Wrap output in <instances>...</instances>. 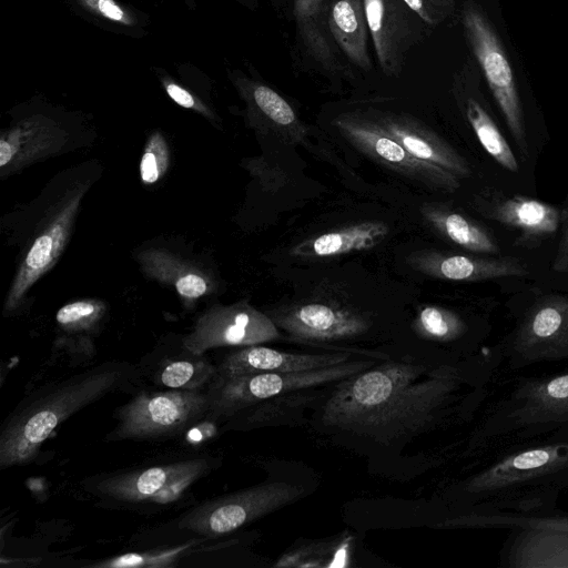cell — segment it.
<instances>
[{"label":"cell","mask_w":568,"mask_h":568,"mask_svg":"<svg viewBox=\"0 0 568 568\" xmlns=\"http://www.w3.org/2000/svg\"><path fill=\"white\" fill-rule=\"evenodd\" d=\"M372 367L336 386L323 408L326 426L376 438L415 430L429 420L453 383L449 371L426 375V367L419 364Z\"/></svg>","instance_id":"cell-1"},{"label":"cell","mask_w":568,"mask_h":568,"mask_svg":"<svg viewBox=\"0 0 568 568\" xmlns=\"http://www.w3.org/2000/svg\"><path fill=\"white\" fill-rule=\"evenodd\" d=\"M99 164L87 162L60 172L23 214L18 230L19 256L3 312L26 302L33 285L60 260L69 244L84 195L99 175Z\"/></svg>","instance_id":"cell-2"},{"label":"cell","mask_w":568,"mask_h":568,"mask_svg":"<svg viewBox=\"0 0 568 568\" xmlns=\"http://www.w3.org/2000/svg\"><path fill=\"white\" fill-rule=\"evenodd\" d=\"M133 374V368L125 363H104L28 396L2 424L0 467L31 462L68 417L116 390Z\"/></svg>","instance_id":"cell-3"},{"label":"cell","mask_w":568,"mask_h":568,"mask_svg":"<svg viewBox=\"0 0 568 568\" xmlns=\"http://www.w3.org/2000/svg\"><path fill=\"white\" fill-rule=\"evenodd\" d=\"M372 366L374 363L371 361H348L305 372L216 377L207 392L210 412L215 416H231L258 402L295 390L341 382Z\"/></svg>","instance_id":"cell-4"},{"label":"cell","mask_w":568,"mask_h":568,"mask_svg":"<svg viewBox=\"0 0 568 568\" xmlns=\"http://www.w3.org/2000/svg\"><path fill=\"white\" fill-rule=\"evenodd\" d=\"M210 412L207 393L170 389L141 392L118 412L111 439H150L174 435Z\"/></svg>","instance_id":"cell-5"},{"label":"cell","mask_w":568,"mask_h":568,"mask_svg":"<svg viewBox=\"0 0 568 568\" xmlns=\"http://www.w3.org/2000/svg\"><path fill=\"white\" fill-rule=\"evenodd\" d=\"M303 493L302 487L284 481L261 484L194 507L179 527L210 537L225 535L292 504Z\"/></svg>","instance_id":"cell-6"},{"label":"cell","mask_w":568,"mask_h":568,"mask_svg":"<svg viewBox=\"0 0 568 568\" xmlns=\"http://www.w3.org/2000/svg\"><path fill=\"white\" fill-rule=\"evenodd\" d=\"M463 23L474 54L523 155L528 143L520 100L507 55L491 24L473 3L463 10Z\"/></svg>","instance_id":"cell-7"},{"label":"cell","mask_w":568,"mask_h":568,"mask_svg":"<svg viewBox=\"0 0 568 568\" xmlns=\"http://www.w3.org/2000/svg\"><path fill=\"white\" fill-rule=\"evenodd\" d=\"M334 124L357 150L389 170L434 190L455 192L459 189L457 175L412 155L374 119L344 113L334 120Z\"/></svg>","instance_id":"cell-8"},{"label":"cell","mask_w":568,"mask_h":568,"mask_svg":"<svg viewBox=\"0 0 568 568\" xmlns=\"http://www.w3.org/2000/svg\"><path fill=\"white\" fill-rule=\"evenodd\" d=\"M280 337L271 316L248 302L240 301L231 305H212L196 318L182 343L189 353L201 356L212 348L258 345Z\"/></svg>","instance_id":"cell-9"},{"label":"cell","mask_w":568,"mask_h":568,"mask_svg":"<svg viewBox=\"0 0 568 568\" xmlns=\"http://www.w3.org/2000/svg\"><path fill=\"white\" fill-rule=\"evenodd\" d=\"M70 142L71 131L52 108L30 105L0 135V174L60 154Z\"/></svg>","instance_id":"cell-10"},{"label":"cell","mask_w":568,"mask_h":568,"mask_svg":"<svg viewBox=\"0 0 568 568\" xmlns=\"http://www.w3.org/2000/svg\"><path fill=\"white\" fill-rule=\"evenodd\" d=\"M207 470L209 460L187 459L120 473L101 480L98 489L122 501L169 504L178 500Z\"/></svg>","instance_id":"cell-11"},{"label":"cell","mask_w":568,"mask_h":568,"mask_svg":"<svg viewBox=\"0 0 568 568\" xmlns=\"http://www.w3.org/2000/svg\"><path fill=\"white\" fill-rule=\"evenodd\" d=\"M277 327L300 341L325 342L355 337L371 323L359 312L328 302H305L276 312Z\"/></svg>","instance_id":"cell-12"},{"label":"cell","mask_w":568,"mask_h":568,"mask_svg":"<svg viewBox=\"0 0 568 568\" xmlns=\"http://www.w3.org/2000/svg\"><path fill=\"white\" fill-rule=\"evenodd\" d=\"M369 36L384 73L398 75L416 40L409 9L403 0H363Z\"/></svg>","instance_id":"cell-13"},{"label":"cell","mask_w":568,"mask_h":568,"mask_svg":"<svg viewBox=\"0 0 568 568\" xmlns=\"http://www.w3.org/2000/svg\"><path fill=\"white\" fill-rule=\"evenodd\" d=\"M351 353L303 354L266 346L250 345L227 354L216 371V377L231 378L260 373H294L329 367L348 362Z\"/></svg>","instance_id":"cell-14"},{"label":"cell","mask_w":568,"mask_h":568,"mask_svg":"<svg viewBox=\"0 0 568 568\" xmlns=\"http://www.w3.org/2000/svg\"><path fill=\"white\" fill-rule=\"evenodd\" d=\"M227 75L244 101L246 116L254 128L272 130L292 142H300L306 136L304 123L274 89L241 70H229Z\"/></svg>","instance_id":"cell-15"},{"label":"cell","mask_w":568,"mask_h":568,"mask_svg":"<svg viewBox=\"0 0 568 568\" xmlns=\"http://www.w3.org/2000/svg\"><path fill=\"white\" fill-rule=\"evenodd\" d=\"M135 258L149 278L174 288L185 305L212 294L217 288L213 273L203 263L166 247L143 248L135 254Z\"/></svg>","instance_id":"cell-16"},{"label":"cell","mask_w":568,"mask_h":568,"mask_svg":"<svg viewBox=\"0 0 568 568\" xmlns=\"http://www.w3.org/2000/svg\"><path fill=\"white\" fill-rule=\"evenodd\" d=\"M407 263L428 276L447 281L481 282L528 274L527 266L513 257L481 258L429 250L412 253Z\"/></svg>","instance_id":"cell-17"},{"label":"cell","mask_w":568,"mask_h":568,"mask_svg":"<svg viewBox=\"0 0 568 568\" xmlns=\"http://www.w3.org/2000/svg\"><path fill=\"white\" fill-rule=\"evenodd\" d=\"M374 120L418 160L436 164L459 179L470 175L468 162L444 139L414 118L383 112L376 114Z\"/></svg>","instance_id":"cell-18"},{"label":"cell","mask_w":568,"mask_h":568,"mask_svg":"<svg viewBox=\"0 0 568 568\" xmlns=\"http://www.w3.org/2000/svg\"><path fill=\"white\" fill-rule=\"evenodd\" d=\"M517 345L531 354H552L568 349V296L540 298L521 324Z\"/></svg>","instance_id":"cell-19"},{"label":"cell","mask_w":568,"mask_h":568,"mask_svg":"<svg viewBox=\"0 0 568 568\" xmlns=\"http://www.w3.org/2000/svg\"><path fill=\"white\" fill-rule=\"evenodd\" d=\"M383 222H362L305 240L291 250L302 258L328 257L376 246L388 234Z\"/></svg>","instance_id":"cell-20"},{"label":"cell","mask_w":568,"mask_h":568,"mask_svg":"<svg viewBox=\"0 0 568 568\" xmlns=\"http://www.w3.org/2000/svg\"><path fill=\"white\" fill-rule=\"evenodd\" d=\"M331 37L356 67L372 68L368 52V26L363 0H337L327 12Z\"/></svg>","instance_id":"cell-21"},{"label":"cell","mask_w":568,"mask_h":568,"mask_svg":"<svg viewBox=\"0 0 568 568\" xmlns=\"http://www.w3.org/2000/svg\"><path fill=\"white\" fill-rule=\"evenodd\" d=\"M293 12L305 52L325 71L338 72L337 51L329 38L324 0H293Z\"/></svg>","instance_id":"cell-22"},{"label":"cell","mask_w":568,"mask_h":568,"mask_svg":"<svg viewBox=\"0 0 568 568\" xmlns=\"http://www.w3.org/2000/svg\"><path fill=\"white\" fill-rule=\"evenodd\" d=\"M420 213L437 234L458 246L476 253L496 254L500 251L483 225L460 213L435 203L422 205Z\"/></svg>","instance_id":"cell-23"},{"label":"cell","mask_w":568,"mask_h":568,"mask_svg":"<svg viewBox=\"0 0 568 568\" xmlns=\"http://www.w3.org/2000/svg\"><path fill=\"white\" fill-rule=\"evenodd\" d=\"M489 216L529 236L554 234L561 224L560 210L536 199L520 195L497 202L491 206Z\"/></svg>","instance_id":"cell-24"},{"label":"cell","mask_w":568,"mask_h":568,"mask_svg":"<svg viewBox=\"0 0 568 568\" xmlns=\"http://www.w3.org/2000/svg\"><path fill=\"white\" fill-rule=\"evenodd\" d=\"M70 8L93 24L133 38L149 33L150 16L119 0H65Z\"/></svg>","instance_id":"cell-25"},{"label":"cell","mask_w":568,"mask_h":568,"mask_svg":"<svg viewBox=\"0 0 568 568\" xmlns=\"http://www.w3.org/2000/svg\"><path fill=\"white\" fill-rule=\"evenodd\" d=\"M176 70L180 80L162 68H153L163 90L173 102L217 125L221 119L207 100L209 98L200 93L204 92V89L211 90V81L207 75L191 63L178 64Z\"/></svg>","instance_id":"cell-26"},{"label":"cell","mask_w":568,"mask_h":568,"mask_svg":"<svg viewBox=\"0 0 568 568\" xmlns=\"http://www.w3.org/2000/svg\"><path fill=\"white\" fill-rule=\"evenodd\" d=\"M106 315V304L98 298L77 300L61 306L55 314L60 339L65 344L74 339L73 346H90V337L98 334Z\"/></svg>","instance_id":"cell-27"},{"label":"cell","mask_w":568,"mask_h":568,"mask_svg":"<svg viewBox=\"0 0 568 568\" xmlns=\"http://www.w3.org/2000/svg\"><path fill=\"white\" fill-rule=\"evenodd\" d=\"M466 115L486 152L504 169L517 172L519 168L514 152L484 108L474 99H469Z\"/></svg>","instance_id":"cell-28"},{"label":"cell","mask_w":568,"mask_h":568,"mask_svg":"<svg viewBox=\"0 0 568 568\" xmlns=\"http://www.w3.org/2000/svg\"><path fill=\"white\" fill-rule=\"evenodd\" d=\"M413 328L423 338L447 342L462 335L466 326L456 313L440 306L427 305L418 310Z\"/></svg>","instance_id":"cell-29"},{"label":"cell","mask_w":568,"mask_h":568,"mask_svg":"<svg viewBox=\"0 0 568 568\" xmlns=\"http://www.w3.org/2000/svg\"><path fill=\"white\" fill-rule=\"evenodd\" d=\"M558 450L559 447H546L520 453L477 478L473 487H483L493 479H511L515 475L541 469L554 460L559 459Z\"/></svg>","instance_id":"cell-30"},{"label":"cell","mask_w":568,"mask_h":568,"mask_svg":"<svg viewBox=\"0 0 568 568\" xmlns=\"http://www.w3.org/2000/svg\"><path fill=\"white\" fill-rule=\"evenodd\" d=\"M215 374L204 359H182L166 364L159 373V383L170 389L199 390Z\"/></svg>","instance_id":"cell-31"},{"label":"cell","mask_w":568,"mask_h":568,"mask_svg":"<svg viewBox=\"0 0 568 568\" xmlns=\"http://www.w3.org/2000/svg\"><path fill=\"white\" fill-rule=\"evenodd\" d=\"M170 146L160 130L153 131L145 143L141 161L140 178L143 184L159 182L170 166Z\"/></svg>","instance_id":"cell-32"},{"label":"cell","mask_w":568,"mask_h":568,"mask_svg":"<svg viewBox=\"0 0 568 568\" xmlns=\"http://www.w3.org/2000/svg\"><path fill=\"white\" fill-rule=\"evenodd\" d=\"M189 545L160 550L158 552L124 554L115 558L95 565L97 567L123 568V567H168L178 560L181 552Z\"/></svg>","instance_id":"cell-33"},{"label":"cell","mask_w":568,"mask_h":568,"mask_svg":"<svg viewBox=\"0 0 568 568\" xmlns=\"http://www.w3.org/2000/svg\"><path fill=\"white\" fill-rule=\"evenodd\" d=\"M534 398L541 408L568 409V374L555 377L535 389Z\"/></svg>","instance_id":"cell-34"},{"label":"cell","mask_w":568,"mask_h":568,"mask_svg":"<svg viewBox=\"0 0 568 568\" xmlns=\"http://www.w3.org/2000/svg\"><path fill=\"white\" fill-rule=\"evenodd\" d=\"M426 24L436 26L454 10V0H403Z\"/></svg>","instance_id":"cell-35"},{"label":"cell","mask_w":568,"mask_h":568,"mask_svg":"<svg viewBox=\"0 0 568 568\" xmlns=\"http://www.w3.org/2000/svg\"><path fill=\"white\" fill-rule=\"evenodd\" d=\"M561 237L554 257L552 270L559 273H568V200L561 212Z\"/></svg>","instance_id":"cell-36"},{"label":"cell","mask_w":568,"mask_h":568,"mask_svg":"<svg viewBox=\"0 0 568 568\" xmlns=\"http://www.w3.org/2000/svg\"><path fill=\"white\" fill-rule=\"evenodd\" d=\"M197 0H187V6L193 9L194 7H196V2ZM237 1L239 3L250 8V9H255L256 6H257V0H235Z\"/></svg>","instance_id":"cell-37"},{"label":"cell","mask_w":568,"mask_h":568,"mask_svg":"<svg viewBox=\"0 0 568 568\" xmlns=\"http://www.w3.org/2000/svg\"><path fill=\"white\" fill-rule=\"evenodd\" d=\"M136 1H146V2H153V1H160V0H136Z\"/></svg>","instance_id":"cell-38"}]
</instances>
